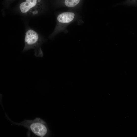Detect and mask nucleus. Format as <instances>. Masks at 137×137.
Listing matches in <instances>:
<instances>
[{
  "label": "nucleus",
  "mask_w": 137,
  "mask_h": 137,
  "mask_svg": "<svg viewBox=\"0 0 137 137\" xmlns=\"http://www.w3.org/2000/svg\"><path fill=\"white\" fill-rule=\"evenodd\" d=\"M26 24L24 41L25 46L22 51L24 52L34 49V55L37 57H42L43 53L41 45L47 40L39 33Z\"/></svg>",
  "instance_id": "nucleus-1"
},
{
  "label": "nucleus",
  "mask_w": 137,
  "mask_h": 137,
  "mask_svg": "<svg viewBox=\"0 0 137 137\" xmlns=\"http://www.w3.org/2000/svg\"><path fill=\"white\" fill-rule=\"evenodd\" d=\"M41 0H25L21 2L12 12L26 18L37 17L44 14L46 10L42 4Z\"/></svg>",
  "instance_id": "nucleus-2"
},
{
  "label": "nucleus",
  "mask_w": 137,
  "mask_h": 137,
  "mask_svg": "<svg viewBox=\"0 0 137 137\" xmlns=\"http://www.w3.org/2000/svg\"><path fill=\"white\" fill-rule=\"evenodd\" d=\"M56 23L53 32L49 36L48 38L52 39L56 36L61 32L67 33L66 28L69 25L76 21L78 15L75 12L68 11L57 13L56 14Z\"/></svg>",
  "instance_id": "nucleus-3"
},
{
  "label": "nucleus",
  "mask_w": 137,
  "mask_h": 137,
  "mask_svg": "<svg viewBox=\"0 0 137 137\" xmlns=\"http://www.w3.org/2000/svg\"><path fill=\"white\" fill-rule=\"evenodd\" d=\"M14 124L23 126L36 136L45 137L48 134L49 131L46 123L41 118L37 117L33 120H25L19 123L12 122Z\"/></svg>",
  "instance_id": "nucleus-4"
},
{
  "label": "nucleus",
  "mask_w": 137,
  "mask_h": 137,
  "mask_svg": "<svg viewBox=\"0 0 137 137\" xmlns=\"http://www.w3.org/2000/svg\"><path fill=\"white\" fill-rule=\"evenodd\" d=\"M80 0H65L64 4L67 7L73 8L79 4Z\"/></svg>",
  "instance_id": "nucleus-5"
}]
</instances>
